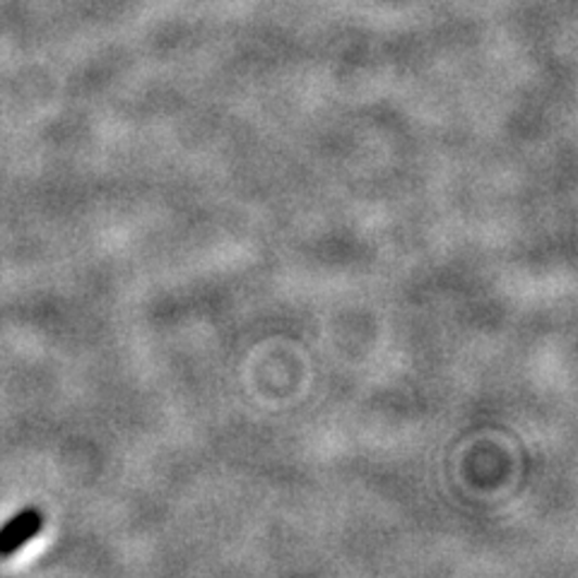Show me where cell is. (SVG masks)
<instances>
[{"label": "cell", "instance_id": "cell-1", "mask_svg": "<svg viewBox=\"0 0 578 578\" xmlns=\"http://www.w3.org/2000/svg\"><path fill=\"white\" fill-rule=\"evenodd\" d=\"M43 526H47V518H43L37 506H27L17 511L15 516H10L3 526H0V557L8 560L22 548H27L43 530Z\"/></svg>", "mask_w": 578, "mask_h": 578}]
</instances>
